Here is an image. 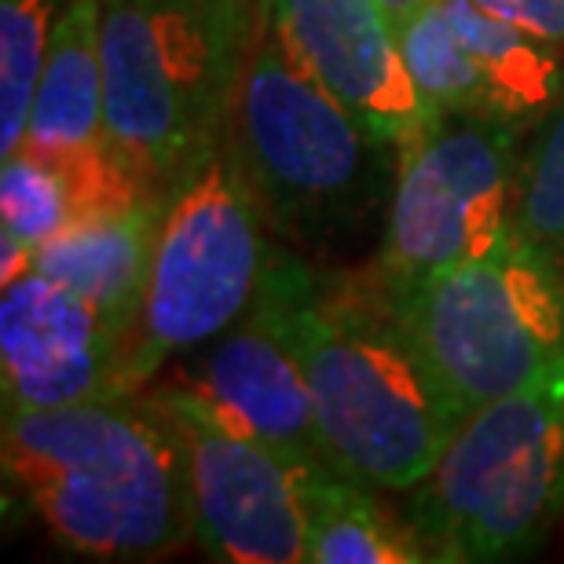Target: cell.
Instances as JSON below:
<instances>
[{"mask_svg": "<svg viewBox=\"0 0 564 564\" xmlns=\"http://www.w3.org/2000/svg\"><path fill=\"white\" fill-rule=\"evenodd\" d=\"M253 304L308 381L334 466L408 495L458 425L367 268H315L272 246Z\"/></svg>", "mask_w": 564, "mask_h": 564, "instance_id": "cell-1", "label": "cell"}, {"mask_svg": "<svg viewBox=\"0 0 564 564\" xmlns=\"http://www.w3.org/2000/svg\"><path fill=\"white\" fill-rule=\"evenodd\" d=\"M0 462L11 499L77 557L151 561L195 539L184 451L143 392L4 411Z\"/></svg>", "mask_w": 564, "mask_h": 564, "instance_id": "cell-2", "label": "cell"}, {"mask_svg": "<svg viewBox=\"0 0 564 564\" xmlns=\"http://www.w3.org/2000/svg\"><path fill=\"white\" fill-rule=\"evenodd\" d=\"M224 147L264 224L297 250L337 253L389 213L397 147L301 70L261 8Z\"/></svg>", "mask_w": 564, "mask_h": 564, "instance_id": "cell-3", "label": "cell"}, {"mask_svg": "<svg viewBox=\"0 0 564 564\" xmlns=\"http://www.w3.org/2000/svg\"><path fill=\"white\" fill-rule=\"evenodd\" d=\"M257 33V0H104L107 137L158 195L224 151Z\"/></svg>", "mask_w": 564, "mask_h": 564, "instance_id": "cell-4", "label": "cell"}, {"mask_svg": "<svg viewBox=\"0 0 564 564\" xmlns=\"http://www.w3.org/2000/svg\"><path fill=\"white\" fill-rule=\"evenodd\" d=\"M403 499L433 561L499 564L543 550L564 517V364L469 414Z\"/></svg>", "mask_w": 564, "mask_h": 564, "instance_id": "cell-5", "label": "cell"}, {"mask_svg": "<svg viewBox=\"0 0 564 564\" xmlns=\"http://www.w3.org/2000/svg\"><path fill=\"white\" fill-rule=\"evenodd\" d=\"M389 304L455 425L564 364V279L517 228Z\"/></svg>", "mask_w": 564, "mask_h": 564, "instance_id": "cell-6", "label": "cell"}, {"mask_svg": "<svg viewBox=\"0 0 564 564\" xmlns=\"http://www.w3.org/2000/svg\"><path fill=\"white\" fill-rule=\"evenodd\" d=\"M264 228V213L228 147L169 195L143 312L129 341V397L250 312L272 253Z\"/></svg>", "mask_w": 564, "mask_h": 564, "instance_id": "cell-7", "label": "cell"}, {"mask_svg": "<svg viewBox=\"0 0 564 564\" xmlns=\"http://www.w3.org/2000/svg\"><path fill=\"white\" fill-rule=\"evenodd\" d=\"M521 132L484 118L436 115L397 151V184L367 264L389 301L462 261L488 253L513 228Z\"/></svg>", "mask_w": 564, "mask_h": 564, "instance_id": "cell-8", "label": "cell"}, {"mask_svg": "<svg viewBox=\"0 0 564 564\" xmlns=\"http://www.w3.org/2000/svg\"><path fill=\"white\" fill-rule=\"evenodd\" d=\"M143 397L184 451L195 543L228 564H301V469L184 381H151Z\"/></svg>", "mask_w": 564, "mask_h": 564, "instance_id": "cell-9", "label": "cell"}, {"mask_svg": "<svg viewBox=\"0 0 564 564\" xmlns=\"http://www.w3.org/2000/svg\"><path fill=\"white\" fill-rule=\"evenodd\" d=\"M129 334L93 301L30 268L0 297L4 411H48L129 397Z\"/></svg>", "mask_w": 564, "mask_h": 564, "instance_id": "cell-10", "label": "cell"}, {"mask_svg": "<svg viewBox=\"0 0 564 564\" xmlns=\"http://www.w3.org/2000/svg\"><path fill=\"white\" fill-rule=\"evenodd\" d=\"M257 8L301 70L397 151L436 118L411 82L381 0H257Z\"/></svg>", "mask_w": 564, "mask_h": 564, "instance_id": "cell-11", "label": "cell"}, {"mask_svg": "<svg viewBox=\"0 0 564 564\" xmlns=\"http://www.w3.org/2000/svg\"><path fill=\"white\" fill-rule=\"evenodd\" d=\"M176 381L250 429L297 469L334 466L315 422L308 381L290 345L257 304H250L228 334L198 348L195 359L180 367Z\"/></svg>", "mask_w": 564, "mask_h": 564, "instance_id": "cell-12", "label": "cell"}, {"mask_svg": "<svg viewBox=\"0 0 564 564\" xmlns=\"http://www.w3.org/2000/svg\"><path fill=\"white\" fill-rule=\"evenodd\" d=\"M165 202L169 198H147L126 213L77 220L33 253V268L93 301L132 341L143 312Z\"/></svg>", "mask_w": 564, "mask_h": 564, "instance_id": "cell-13", "label": "cell"}, {"mask_svg": "<svg viewBox=\"0 0 564 564\" xmlns=\"http://www.w3.org/2000/svg\"><path fill=\"white\" fill-rule=\"evenodd\" d=\"M104 0H66L55 19L48 59L22 147L33 154H66L107 140L104 52H99Z\"/></svg>", "mask_w": 564, "mask_h": 564, "instance_id": "cell-14", "label": "cell"}, {"mask_svg": "<svg viewBox=\"0 0 564 564\" xmlns=\"http://www.w3.org/2000/svg\"><path fill=\"white\" fill-rule=\"evenodd\" d=\"M341 466L301 469L304 561L308 564H433L411 521H397Z\"/></svg>", "mask_w": 564, "mask_h": 564, "instance_id": "cell-15", "label": "cell"}, {"mask_svg": "<svg viewBox=\"0 0 564 564\" xmlns=\"http://www.w3.org/2000/svg\"><path fill=\"white\" fill-rule=\"evenodd\" d=\"M488 77L495 121L524 132L539 129L564 107V55L477 0H440Z\"/></svg>", "mask_w": 564, "mask_h": 564, "instance_id": "cell-16", "label": "cell"}, {"mask_svg": "<svg viewBox=\"0 0 564 564\" xmlns=\"http://www.w3.org/2000/svg\"><path fill=\"white\" fill-rule=\"evenodd\" d=\"M397 33L411 82L419 85L429 110L495 121L488 77H484L477 59H473L466 41L458 37V30L451 26L440 0H425Z\"/></svg>", "mask_w": 564, "mask_h": 564, "instance_id": "cell-17", "label": "cell"}, {"mask_svg": "<svg viewBox=\"0 0 564 564\" xmlns=\"http://www.w3.org/2000/svg\"><path fill=\"white\" fill-rule=\"evenodd\" d=\"M55 19V0H0V158L26 140Z\"/></svg>", "mask_w": 564, "mask_h": 564, "instance_id": "cell-18", "label": "cell"}, {"mask_svg": "<svg viewBox=\"0 0 564 564\" xmlns=\"http://www.w3.org/2000/svg\"><path fill=\"white\" fill-rule=\"evenodd\" d=\"M513 228L564 279V107L532 129L513 191Z\"/></svg>", "mask_w": 564, "mask_h": 564, "instance_id": "cell-19", "label": "cell"}, {"mask_svg": "<svg viewBox=\"0 0 564 564\" xmlns=\"http://www.w3.org/2000/svg\"><path fill=\"white\" fill-rule=\"evenodd\" d=\"M0 213H4V231L15 235L30 253H37L44 242L74 224L55 165L26 147L4 158L0 169Z\"/></svg>", "mask_w": 564, "mask_h": 564, "instance_id": "cell-20", "label": "cell"}, {"mask_svg": "<svg viewBox=\"0 0 564 564\" xmlns=\"http://www.w3.org/2000/svg\"><path fill=\"white\" fill-rule=\"evenodd\" d=\"M477 4L510 19L513 26L528 30L564 55V0H477Z\"/></svg>", "mask_w": 564, "mask_h": 564, "instance_id": "cell-21", "label": "cell"}, {"mask_svg": "<svg viewBox=\"0 0 564 564\" xmlns=\"http://www.w3.org/2000/svg\"><path fill=\"white\" fill-rule=\"evenodd\" d=\"M425 4V0H381V8L389 11V19H392V26H403V22H408L414 11H419Z\"/></svg>", "mask_w": 564, "mask_h": 564, "instance_id": "cell-22", "label": "cell"}]
</instances>
